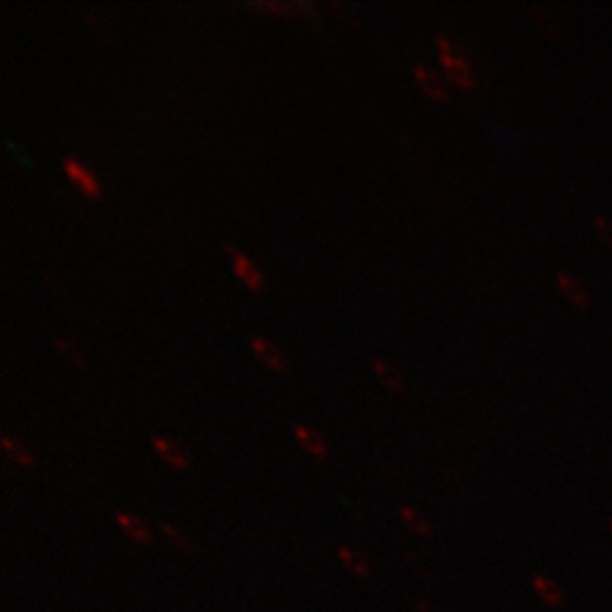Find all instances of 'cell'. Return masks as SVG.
Listing matches in <instances>:
<instances>
[{
	"mask_svg": "<svg viewBox=\"0 0 612 612\" xmlns=\"http://www.w3.org/2000/svg\"><path fill=\"white\" fill-rule=\"evenodd\" d=\"M436 46H438V56L442 62V68L446 72V76L460 88H474L476 86V74L474 68L468 60V56L464 54V50L454 44L450 38L446 36H436Z\"/></svg>",
	"mask_w": 612,
	"mask_h": 612,
	"instance_id": "obj_1",
	"label": "cell"
},
{
	"mask_svg": "<svg viewBox=\"0 0 612 612\" xmlns=\"http://www.w3.org/2000/svg\"><path fill=\"white\" fill-rule=\"evenodd\" d=\"M250 345L254 355L272 371H284L286 369V357L282 355V351L268 339L260 337V335H252L250 337Z\"/></svg>",
	"mask_w": 612,
	"mask_h": 612,
	"instance_id": "obj_7",
	"label": "cell"
},
{
	"mask_svg": "<svg viewBox=\"0 0 612 612\" xmlns=\"http://www.w3.org/2000/svg\"><path fill=\"white\" fill-rule=\"evenodd\" d=\"M371 365H373V369H375V373H377V377L381 379V383L385 385V387H389V389H393V391H401L403 389V375H401V371L395 367V365H391L389 361H385V359H381V357H375L373 361H371Z\"/></svg>",
	"mask_w": 612,
	"mask_h": 612,
	"instance_id": "obj_13",
	"label": "cell"
},
{
	"mask_svg": "<svg viewBox=\"0 0 612 612\" xmlns=\"http://www.w3.org/2000/svg\"><path fill=\"white\" fill-rule=\"evenodd\" d=\"M294 432H296V438H298V442L302 444V448L306 450L307 454H311L315 458H325L329 454L327 442L323 440V436L317 430L307 428V426H296Z\"/></svg>",
	"mask_w": 612,
	"mask_h": 612,
	"instance_id": "obj_12",
	"label": "cell"
},
{
	"mask_svg": "<svg viewBox=\"0 0 612 612\" xmlns=\"http://www.w3.org/2000/svg\"><path fill=\"white\" fill-rule=\"evenodd\" d=\"M414 78H416L418 86H420L428 96H432L434 100H440V102L448 100V86H446V80H444L438 72H434L432 68H426V66H422V64H416V66H414Z\"/></svg>",
	"mask_w": 612,
	"mask_h": 612,
	"instance_id": "obj_5",
	"label": "cell"
},
{
	"mask_svg": "<svg viewBox=\"0 0 612 612\" xmlns=\"http://www.w3.org/2000/svg\"><path fill=\"white\" fill-rule=\"evenodd\" d=\"M64 171L68 173L70 181L86 195V197H98L100 195V185L96 181V177L74 157H66L62 161Z\"/></svg>",
	"mask_w": 612,
	"mask_h": 612,
	"instance_id": "obj_4",
	"label": "cell"
},
{
	"mask_svg": "<svg viewBox=\"0 0 612 612\" xmlns=\"http://www.w3.org/2000/svg\"><path fill=\"white\" fill-rule=\"evenodd\" d=\"M224 248L230 252V258H232V266H234L236 276H238L240 280H244L246 286H248L250 290H260V288H262V282H264L262 272H260L242 252H238V250L232 248L230 244H226Z\"/></svg>",
	"mask_w": 612,
	"mask_h": 612,
	"instance_id": "obj_6",
	"label": "cell"
},
{
	"mask_svg": "<svg viewBox=\"0 0 612 612\" xmlns=\"http://www.w3.org/2000/svg\"><path fill=\"white\" fill-rule=\"evenodd\" d=\"M609 527H611V533H612V517H611V521H609Z\"/></svg>",
	"mask_w": 612,
	"mask_h": 612,
	"instance_id": "obj_19",
	"label": "cell"
},
{
	"mask_svg": "<svg viewBox=\"0 0 612 612\" xmlns=\"http://www.w3.org/2000/svg\"><path fill=\"white\" fill-rule=\"evenodd\" d=\"M531 589L539 597V601L549 609H563L567 603V595L559 583H555L551 577L535 573L531 577Z\"/></svg>",
	"mask_w": 612,
	"mask_h": 612,
	"instance_id": "obj_2",
	"label": "cell"
},
{
	"mask_svg": "<svg viewBox=\"0 0 612 612\" xmlns=\"http://www.w3.org/2000/svg\"><path fill=\"white\" fill-rule=\"evenodd\" d=\"M414 609H416V612H438V609L430 601H426V599H416L414 601Z\"/></svg>",
	"mask_w": 612,
	"mask_h": 612,
	"instance_id": "obj_18",
	"label": "cell"
},
{
	"mask_svg": "<svg viewBox=\"0 0 612 612\" xmlns=\"http://www.w3.org/2000/svg\"><path fill=\"white\" fill-rule=\"evenodd\" d=\"M161 531L163 535L183 553H195L197 551V543L191 535H187L183 529L175 527L173 523H167V521H161Z\"/></svg>",
	"mask_w": 612,
	"mask_h": 612,
	"instance_id": "obj_15",
	"label": "cell"
},
{
	"mask_svg": "<svg viewBox=\"0 0 612 612\" xmlns=\"http://www.w3.org/2000/svg\"><path fill=\"white\" fill-rule=\"evenodd\" d=\"M153 446L169 466H173L177 470H189L191 468V460H189L187 452L179 444H175L173 440L157 436V438H153Z\"/></svg>",
	"mask_w": 612,
	"mask_h": 612,
	"instance_id": "obj_8",
	"label": "cell"
},
{
	"mask_svg": "<svg viewBox=\"0 0 612 612\" xmlns=\"http://www.w3.org/2000/svg\"><path fill=\"white\" fill-rule=\"evenodd\" d=\"M337 557L343 563V567L349 573H353L355 577H359V579H367L371 575V571H373L369 559L363 553H359L357 549H353V547H347V545L339 547L337 549Z\"/></svg>",
	"mask_w": 612,
	"mask_h": 612,
	"instance_id": "obj_10",
	"label": "cell"
},
{
	"mask_svg": "<svg viewBox=\"0 0 612 612\" xmlns=\"http://www.w3.org/2000/svg\"><path fill=\"white\" fill-rule=\"evenodd\" d=\"M399 515H401L405 527H407L412 535L422 537V539L432 537V531H434V529H432V523H430V519H428L422 511L418 510V508L401 506V508H399Z\"/></svg>",
	"mask_w": 612,
	"mask_h": 612,
	"instance_id": "obj_11",
	"label": "cell"
},
{
	"mask_svg": "<svg viewBox=\"0 0 612 612\" xmlns=\"http://www.w3.org/2000/svg\"><path fill=\"white\" fill-rule=\"evenodd\" d=\"M557 286H559V292L561 296L571 304L573 307H579V309H587L591 306V294H589V288L573 274H567V272H559L557 274Z\"/></svg>",
	"mask_w": 612,
	"mask_h": 612,
	"instance_id": "obj_3",
	"label": "cell"
},
{
	"mask_svg": "<svg viewBox=\"0 0 612 612\" xmlns=\"http://www.w3.org/2000/svg\"><path fill=\"white\" fill-rule=\"evenodd\" d=\"M56 347H58V351H60V355H64V359H68L70 363H80L82 365V357H78V355H74V347L68 343V341H62V339H56Z\"/></svg>",
	"mask_w": 612,
	"mask_h": 612,
	"instance_id": "obj_17",
	"label": "cell"
},
{
	"mask_svg": "<svg viewBox=\"0 0 612 612\" xmlns=\"http://www.w3.org/2000/svg\"><path fill=\"white\" fill-rule=\"evenodd\" d=\"M2 450H4V454H6L12 462H16V464H20V466H24V468H32V466H34L32 454L26 450V446H24L20 440L10 438V436H2Z\"/></svg>",
	"mask_w": 612,
	"mask_h": 612,
	"instance_id": "obj_14",
	"label": "cell"
},
{
	"mask_svg": "<svg viewBox=\"0 0 612 612\" xmlns=\"http://www.w3.org/2000/svg\"><path fill=\"white\" fill-rule=\"evenodd\" d=\"M593 226H595V232L597 236L601 238L603 244H607L609 248H612V220L607 216H595L593 218Z\"/></svg>",
	"mask_w": 612,
	"mask_h": 612,
	"instance_id": "obj_16",
	"label": "cell"
},
{
	"mask_svg": "<svg viewBox=\"0 0 612 612\" xmlns=\"http://www.w3.org/2000/svg\"><path fill=\"white\" fill-rule=\"evenodd\" d=\"M115 521L123 529V533L129 535L133 541H137V543H151V539H153L151 529L137 515L127 513V511H117L115 513Z\"/></svg>",
	"mask_w": 612,
	"mask_h": 612,
	"instance_id": "obj_9",
	"label": "cell"
}]
</instances>
